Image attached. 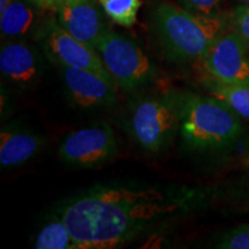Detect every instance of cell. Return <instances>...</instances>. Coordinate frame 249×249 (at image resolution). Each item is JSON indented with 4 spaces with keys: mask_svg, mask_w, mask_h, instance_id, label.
Masks as SVG:
<instances>
[{
    "mask_svg": "<svg viewBox=\"0 0 249 249\" xmlns=\"http://www.w3.org/2000/svg\"><path fill=\"white\" fill-rule=\"evenodd\" d=\"M150 29L169 61H200L218 37L226 31L222 15H201L178 5L158 1L149 13Z\"/></svg>",
    "mask_w": 249,
    "mask_h": 249,
    "instance_id": "7a4b0ae2",
    "label": "cell"
},
{
    "mask_svg": "<svg viewBox=\"0 0 249 249\" xmlns=\"http://www.w3.org/2000/svg\"><path fill=\"white\" fill-rule=\"evenodd\" d=\"M35 40L45 57L58 67L80 68L112 80L98 52L68 34L54 15L44 18Z\"/></svg>",
    "mask_w": 249,
    "mask_h": 249,
    "instance_id": "8992f818",
    "label": "cell"
},
{
    "mask_svg": "<svg viewBox=\"0 0 249 249\" xmlns=\"http://www.w3.org/2000/svg\"><path fill=\"white\" fill-rule=\"evenodd\" d=\"M45 145L42 135L20 126H6L0 132V165L11 169L34 158Z\"/></svg>",
    "mask_w": 249,
    "mask_h": 249,
    "instance_id": "7c38bea8",
    "label": "cell"
},
{
    "mask_svg": "<svg viewBox=\"0 0 249 249\" xmlns=\"http://www.w3.org/2000/svg\"><path fill=\"white\" fill-rule=\"evenodd\" d=\"M70 99L81 110H98L118 102L117 86L98 74L74 67H59Z\"/></svg>",
    "mask_w": 249,
    "mask_h": 249,
    "instance_id": "9c48e42d",
    "label": "cell"
},
{
    "mask_svg": "<svg viewBox=\"0 0 249 249\" xmlns=\"http://www.w3.org/2000/svg\"><path fill=\"white\" fill-rule=\"evenodd\" d=\"M127 127L143 150L152 154L163 151L180 128L178 93L139 99L130 107Z\"/></svg>",
    "mask_w": 249,
    "mask_h": 249,
    "instance_id": "277c9868",
    "label": "cell"
},
{
    "mask_svg": "<svg viewBox=\"0 0 249 249\" xmlns=\"http://www.w3.org/2000/svg\"><path fill=\"white\" fill-rule=\"evenodd\" d=\"M11 2L12 0H0V13H2V12L5 11V8L7 7Z\"/></svg>",
    "mask_w": 249,
    "mask_h": 249,
    "instance_id": "44dd1931",
    "label": "cell"
},
{
    "mask_svg": "<svg viewBox=\"0 0 249 249\" xmlns=\"http://www.w3.org/2000/svg\"><path fill=\"white\" fill-rule=\"evenodd\" d=\"M34 247L37 249H76L70 230L61 217L50 220L37 234Z\"/></svg>",
    "mask_w": 249,
    "mask_h": 249,
    "instance_id": "9a60e30c",
    "label": "cell"
},
{
    "mask_svg": "<svg viewBox=\"0 0 249 249\" xmlns=\"http://www.w3.org/2000/svg\"><path fill=\"white\" fill-rule=\"evenodd\" d=\"M180 208L155 188L103 187L65 205L61 218L76 249L117 248Z\"/></svg>",
    "mask_w": 249,
    "mask_h": 249,
    "instance_id": "6da1fadb",
    "label": "cell"
},
{
    "mask_svg": "<svg viewBox=\"0 0 249 249\" xmlns=\"http://www.w3.org/2000/svg\"><path fill=\"white\" fill-rule=\"evenodd\" d=\"M216 247L224 249H249V224L230 230L220 236Z\"/></svg>",
    "mask_w": 249,
    "mask_h": 249,
    "instance_id": "e0dca14e",
    "label": "cell"
},
{
    "mask_svg": "<svg viewBox=\"0 0 249 249\" xmlns=\"http://www.w3.org/2000/svg\"><path fill=\"white\" fill-rule=\"evenodd\" d=\"M31 4L35 5L37 8H39L43 12H52L54 13L55 11L61 6H65L71 2L76 1V0H28Z\"/></svg>",
    "mask_w": 249,
    "mask_h": 249,
    "instance_id": "ffe728a7",
    "label": "cell"
},
{
    "mask_svg": "<svg viewBox=\"0 0 249 249\" xmlns=\"http://www.w3.org/2000/svg\"><path fill=\"white\" fill-rule=\"evenodd\" d=\"M96 51L118 89L124 92L145 87L156 75L154 64L138 43L108 29L99 39Z\"/></svg>",
    "mask_w": 249,
    "mask_h": 249,
    "instance_id": "5b68a950",
    "label": "cell"
},
{
    "mask_svg": "<svg viewBox=\"0 0 249 249\" xmlns=\"http://www.w3.org/2000/svg\"><path fill=\"white\" fill-rule=\"evenodd\" d=\"M248 44L235 29L223 33L200 60L208 76L230 85L249 87Z\"/></svg>",
    "mask_w": 249,
    "mask_h": 249,
    "instance_id": "ba28073f",
    "label": "cell"
},
{
    "mask_svg": "<svg viewBox=\"0 0 249 249\" xmlns=\"http://www.w3.org/2000/svg\"><path fill=\"white\" fill-rule=\"evenodd\" d=\"M245 164L247 165V166H249V155L247 156V157L245 158Z\"/></svg>",
    "mask_w": 249,
    "mask_h": 249,
    "instance_id": "603a6c76",
    "label": "cell"
},
{
    "mask_svg": "<svg viewBox=\"0 0 249 249\" xmlns=\"http://www.w3.org/2000/svg\"><path fill=\"white\" fill-rule=\"evenodd\" d=\"M211 95L225 102L236 114L249 120V87L230 85L209 77L207 82Z\"/></svg>",
    "mask_w": 249,
    "mask_h": 249,
    "instance_id": "5bb4252c",
    "label": "cell"
},
{
    "mask_svg": "<svg viewBox=\"0 0 249 249\" xmlns=\"http://www.w3.org/2000/svg\"><path fill=\"white\" fill-rule=\"evenodd\" d=\"M44 71L43 55L24 39H5L0 48L1 76L12 85L33 86Z\"/></svg>",
    "mask_w": 249,
    "mask_h": 249,
    "instance_id": "8fae6325",
    "label": "cell"
},
{
    "mask_svg": "<svg viewBox=\"0 0 249 249\" xmlns=\"http://www.w3.org/2000/svg\"><path fill=\"white\" fill-rule=\"evenodd\" d=\"M60 26L83 44L95 49L107 27L98 0H76L54 12Z\"/></svg>",
    "mask_w": 249,
    "mask_h": 249,
    "instance_id": "30bf717a",
    "label": "cell"
},
{
    "mask_svg": "<svg viewBox=\"0 0 249 249\" xmlns=\"http://www.w3.org/2000/svg\"><path fill=\"white\" fill-rule=\"evenodd\" d=\"M118 152L116 133L107 123L71 132L59 143L58 155L74 167H97L108 163Z\"/></svg>",
    "mask_w": 249,
    "mask_h": 249,
    "instance_id": "52a82bcc",
    "label": "cell"
},
{
    "mask_svg": "<svg viewBox=\"0 0 249 249\" xmlns=\"http://www.w3.org/2000/svg\"><path fill=\"white\" fill-rule=\"evenodd\" d=\"M42 12L28 0H12L0 13L2 39H35L44 21Z\"/></svg>",
    "mask_w": 249,
    "mask_h": 249,
    "instance_id": "4fadbf2b",
    "label": "cell"
},
{
    "mask_svg": "<svg viewBox=\"0 0 249 249\" xmlns=\"http://www.w3.org/2000/svg\"><path fill=\"white\" fill-rule=\"evenodd\" d=\"M180 128L187 147L196 150L231 144L240 136L242 124L225 102L195 93H178Z\"/></svg>",
    "mask_w": 249,
    "mask_h": 249,
    "instance_id": "3957f363",
    "label": "cell"
},
{
    "mask_svg": "<svg viewBox=\"0 0 249 249\" xmlns=\"http://www.w3.org/2000/svg\"><path fill=\"white\" fill-rule=\"evenodd\" d=\"M177 5L201 15H217L218 9L223 4V0H173Z\"/></svg>",
    "mask_w": 249,
    "mask_h": 249,
    "instance_id": "ac0fdd59",
    "label": "cell"
},
{
    "mask_svg": "<svg viewBox=\"0 0 249 249\" xmlns=\"http://www.w3.org/2000/svg\"><path fill=\"white\" fill-rule=\"evenodd\" d=\"M236 1H239V2H240L241 5L249 6V0H236Z\"/></svg>",
    "mask_w": 249,
    "mask_h": 249,
    "instance_id": "7402d4cb",
    "label": "cell"
},
{
    "mask_svg": "<svg viewBox=\"0 0 249 249\" xmlns=\"http://www.w3.org/2000/svg\"><path fill=\"white\" fill-rule=\"evenodd\" d=\"M234 29L249 43V6L239 5L233 12Z\"/></svg>",
    "mask_w": 249,
    "mask_h": 249,
    "instance_id": "d6986e66",
    "label": "cell"
},
{
    "mask_svg": "<svg viewBox=\"0 0 249 249\" xmlns=\"http://www.w3.org/2000/svg\"><path fill=\"white\" fill-rule=\"evenodd\" d=\"M103 11L110 20L121 27H133L138 20L142 6L141 0H98Z\"/></svg>",
    "mask_w": 249,
    "mask_h": 249,
    "instance_id": "2e32d148",
    "label": "cell"
}]
</instances>
